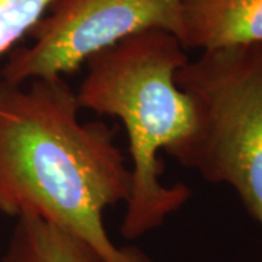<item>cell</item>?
<instances>
[{
    "label": "cell",
    "mask_w": 262,
    "mask_h": 262,
    "mask_svg": "<svg viewBox=\"0 0 262 262\" xmlns=\"http://www.w3.org/2000/svg\"><path fill=\"white\" fill-rule=\"evenodd\" d=\"M63 77L0 79V211L37 215L86 245L102 262H151L121 249L103 210L127 201L131 170L103 122H80Z\"/></svg>",
    "instance_id": "1"
},
{
    "label": "cell",
    "mask_w": 262,
    "mask_h": 262,
    "mask_svg": "<svg viewBox=\"0 0 262 262\" xmlns=\"http://www.w3.org/2000/svg\"><path fill=\"white\" fill-rule=\"evenodd\" d=\"M184 0H54L31 29L32 44L10 51L2 80L27 83L72 73L125 38L162 29L181 38Z\"/></svg>",
    "instance_id": "4"
},
{
    "label": "cell",
    "mask_w": 262,
    "mask_h": 262,
    "mask_svg": "<svg viewBox=\"0 0 262 262\" xmlns=\"http://www.w3.org/2000/svg\"><path fill=\"white\" fill-rule=\"evenodd\" d=\"M185 48H211L262 42V0H184Z\"/></svg>",
    "instance_id": "5"
},
{
    "label": "cell",
    "mask_w": 262,
    "mask_h": 262,
    "mask_svg": "<svg viewBox=\"0 0 262 262\" xmlns=\"http://www.w3.org/2000/svg\"><path fill=\"white\" fill-rule=\"evenodd\" d=\"M188 60L173 34L150 29L117 42L88 61L80 108L120 118L131 156V189L121 233L136 239L159 227L191 196L184 184L163 185L160 150L184 165L196 134L191 96L175 80Z\"/></svg>",
    "instance_id": "2"
},
{
    "label": "cell",
    "mask_w": 262,
    "mask_h": 262,
    "mask_svg": "<svg viewBox=\"0 0 262 262\" xmlns=\"http://www.w3.org/2000/svg\"><path fill=\"white\" fill-rule=\"evenodd\" d=\"M0 262H102L86 245L37 215H19Z\"/></svg>",
    "instance_id": "6"
},
{
    "label": "cell",
    "mask_w": 262,
    "mask_h": 262,
    "mask_svg": "<svg viewBox=\"0 0 262 262\" xmlns=\"http://www.w3.org/2000/svg\"><path fill=\"white\" fill-rule=\"evenodd\" d=\"M54 0H0V56L12 51L18 41L47 13Z\"/></svg>",
    "instance_id": "7"
},
{
    "label": "cell",
    "mask_w": 262,
    "mask_h": 262,
    "mask_svg": "<svg viewBox=\"0 0 262 262\" xmlns=\"http://www.w3.org/2000/svg\"><path fill=\"white\" fill-rule=\"evenodd\" d=\"M175 80L196 111L184 166L229 184L262 227V42L204 50Z\"/></svg>",
    "instance_id": "3"
}]
</instances>
